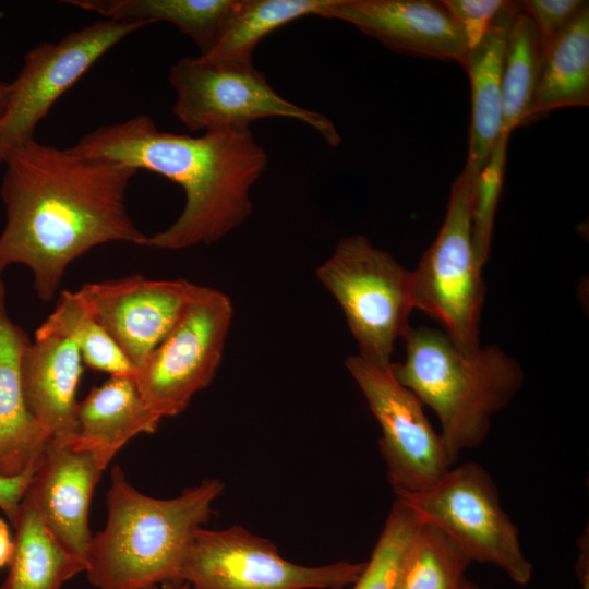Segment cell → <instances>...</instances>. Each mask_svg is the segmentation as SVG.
I'll list each match as a JSON object with an SVG mask.
<instances>
[{
	"label": "cell",
	"mask_w": 589,
	"mask_h": 589,
	"mask_svg": "<svg viewBox=\"0 0 589 589\" xmlns=\"http://www.w3.org/2000/svg\"><path fill=\"white\" fill-rule=\"evenodd\" d=\"M316 274L340 305L358 354L389 366L396 340L411 328L412 271L365 236L352 235L337 243Z\"/></svg>",
	"instance_id": "5b68a950"
},
{
	"label": "cell",
	"mask_w": 589,
	"mask_h": 589,
	"mask_svg": "<svg viewBox=\"0 0 589 589\" xmlns=\"http://www.w3.org/2000/svg\"><path fill=\"white\" fill-rule=\"evenodd\" d=\"M471 563L449 536L422 521L406 551L396 589H466Z\"/></svg>",
	"instance_id": "d4e9b609"
},
{
	"label": "cell",
	"mask_w": 589,
	"mask_h": 589,
	"mask_svg": "<svg viewBox=\"0 0 589 589\" xmlns=\"http://www.w3.org/2000/svg\"><path fill=\"white\" fill-rule=\"evenodd\" d=\"M318 16L350 23L398 52L461 64L469 50L442 1L333 0Z\"/></svg>",
	"instance_id": "9a60e30c"
},
{
	"label": "cell",
	"mask_w": 589,
	"mask_h": 589,
	"mask_svg": "<svg viewBox=\"0 0 589 589\" xmlns=\"http://www.w3.org/2000/svg\"><path fill=\"white\" fill-rule=\"evenodd\" d=\"M517 2L504 11L461 63L471 91L469 149L464 168L478 178L500 137L502 128V72L508 28L519 9Z\"/></svg>",
	"instance_id": "ac0fdd59"
},
{
	"label": "cell",
	"mask_w": 589,
	"mask_h": 589,
	"mask_svg": "<svg viewBox=\"0 0 589 589\" xmlns=\"http://www.w3.org/2000/svg\"><path fill=\"white\" fill-rule=\"evenodd\" d=\"M242 0H69L67 3L120 22H168L211 51Z\"/></svg>",
	"instance_id": "ffe728a7"
},
{
	"label": "cell",
	"mask_w": 589,
	"mask_h": 589,
	"mask_svg": "<svg viewBox=\"0 0 589 589\" xmlns=\"http://www.w3.org/2000/svg\"><path fill=\"white\" fill-rule=\"evenodd\" d=\"M112 458L77 444L72 437H51L24 495L56 539L84 562L92 537L91 498Z\"/></svg>",
	"instance_id": "5bb4252c"
},
{
	"label": "cell",
	"mask_w": 589,
	"mask_h": 589,
	"mask_svg": "<svg viewBox=\"0 0 589 589\" xmlns=\"http://www.w3.org/2000/svg\"><path fill=\"white\" fill-rule=\"evenodd\" d=\"M110 479L106 526L87 546L89 582L97 589L181 582L193 534L209 520L224 483L204 479L179 496L161 500L137 491L119 466L111 469Z\"/></svg>",
	"instance_id": "3957f363"
},
{
	"label": "cell",
	"mask_w": 589,
	"mask_h": 589,
	"mask_svg": "<svg viewBox=\"0 0 589 589\" xmlns=\"http://www.w3.org/2000/svg\"><path fill=\"white\" fill-rule=\"evenodd\" d=\"M581 589H589V585L581 586Z\"/></svg>",
	"instance_id": "e575fe53"
},
{
	"label": "cell",
	"mask_w": 589,
	"mask_h": 589,
	"mask_svg": "<svg viewBox=\"0 0 589 589\" xmlns=\"http://www.w3.org/2000/svg\"><path fill=\"white\" fill-rule=\"evenodd\" d=\"M345 365L381 428L378 447L395 496L423 491L441 480L453 467L444 442L420 399L394 376L392 364L378 366L352 354Z\"/></svg>",
	"instance_id": "7c38bea8"
},
{
	"label": "cell",
	"mask_w": 589,
	"mask_h": 589,
	"mask_svg": "<svg viewBox=\"0 0 589 589\" xmlns=\"http://www.w3.org/2000/svg\"><path fill=\"white\" fill-rule=\"evenodd\" d=\"M147 589H189V587L185 582H165Z\"/></svg>",
	"instance_id": "d6a6232c"
},
{
	"label": "cell",
	"mask_w": 589,
	"mask_h": 589,
	"mask_svg": "<svg viewBox=\"0 0 589 589\" xmlns=\"http://www.w3.org/2000/svg\"><path fill=\"white\" fill-rule=\"evenodd\" d=\"M72 147L160 175L182 188L180 216L145 243L164 250L211 244L241 225L252 213L250 190L268 161L250 129L191 136L160 131L147 115L97 127Z\"/></svg>",
	"instance_id": "7a4b0ae2"
},
{
	"label": "cell",
	"mask_w": 589,
	"mask_h": 589,
	"mask_svg": "<svg viewBox=\"0 0 589 589\" xmlns=\"http://www.w3.org/2000/svg\"><path fill=\"white\" fill-rule=\"evenodd\" d=\"M3 165L0 275L25 265L43 301L53 299L69 265L92 249L110 242L145 247L148 236L125 203L136 169L35 137L12 149Z\"/></svg>",
	"instance_id": "6da1fadb"
},
{
	"label": "cell",
	"mask_w": 589,
	"mask_h": 589,
	"mask_svg": "<svg viewBox=\"0 0 589 589\" xmlns=\"http://www.w3.org/2000/svg\"><path fill=\"white\" fill-rule=\"evenodd\" d=\"M364 563L339 561L321 566L292 563L267 538L241 526L197 529L181 568L189 589H346Z\"/></svg>",
	"instance_id": "ba28073f"
},
{
	"label": "cell",
	"mask_w": 589,
	"mask_h": 589,
	"mask_svg": "<svg viewBox=\"0 0 589 589\" xmlns=\"http://www.w3.org/2000/svg\"><path fill=\"white\" fill-rule=\"evenodd\" d=\"M406 358L394 376L437 416L450 464L489 435L492 418L524 385L521 366L497 346L466 352L442 330L424 325L404 337Z\"/></svg>",
	"instance_id": "277c9868"
},
{
	"label": "cell",
	"mask_w": 589,
	"mask_h": 589,
	"mask_svg": "<svg viewBox=\"0 0 589 589\" xmlns=\"http://www.w3.org/2000/svg\"><path fill=\"white\" fill-rule=\"evenodd\" d=\"M29 342L8 314L5 285L0 278V476L4 478L34 471L51 438L25 401L22 360Z\"/></svg>",
	"instance_id": "e0dca14e"
},
{
	"label": "cell",
	"mask_w": 589,
	"mask_h": 589,
	"mask_svg": "<svg viewBox=\"0 0 589 589\" xmlns=\"http://www.w3.org/2000/svg\"><path fill=\"white\" fill-rule=\"evenodd\" d=\"M195 286L181 278L158 280L134 274L85 284L79 292L136 371L173 328Z\"/></svg>",
	"instance_id": "4fadbf2b"
},
{
	"label": "cell",
	"mask_w": 589,
	"mask_h": 589,
	"mask_svg": "<svg viewBox=\"0 0 589 589\" xmlns=\"http://www.w3.org/2000/svg\"><path fill=\"white\" fill-rule=\"evenodd\" d=\"M466 589H480L478 585H476L474 582L468 580L467 582V586H466Z\"/></svg>",
	"instance_id": "836d02e7"
},
{
	"label": "cell",
	"mask_w": 589,
	"mask_h": 589,
	"mask_svg": "<svg viewBox=\"0 0 589 589\" xmlns=\"http://www.w3.org/2000/svg\"><path fill=\"white\" fill-rule=\"evenodd\" d=\"M76 344L67 334L43 323L22 360L27 408L53 438L67 440L76 429V392L84 366Z\"/></svg>",
	"instance_id": "2e32d148"
},
{
	"label": "cell",
	"mask_w": 589,
	"mask_h": 589,
	"mask_svg": "<svg viewBox=\"0 0 589 589\" xmlns=\"http://www.w3.org/2000/svg\"><path fill=\"white\" fill-rule=\"evenodd\" d=\"M520 7L532 21L544 46L589 4L584 0H526Z\"/></svg>",
	"instance_id": "f546056e"
},
{
	"label": "cell",
	"mask_w": 589,
	"mask_h": 589,
	"mask_svg": "<svg viewBox=\"0 0 589 589\" xmlns=\"http://www.w3.org/2000/svg\"><path fill=\"white\" fill-rule=\"evenodd\" d=\"M46 325L76 344L83 364L110 376H133L135 370L109 333L89 313L79 290H63Z\"/></svg>",
	"instance_id": "484cf974"
},
{
	"label": "cell",
	"mask_w": 589,
	"mask_h": 589,
	"mask_svg": "<svg viewBox=\"0 0 589 589\" xmlns=\"http://www.w3.org/2000/svg\"><path fill=\"white\" fill-rule=\"evenodd\" d=\"M10 94V82H0V117L2 116Z\"/></svg>",
	"instance_id": "1f68e13d"
},
{
	"label": "cell",
	"mask_w": 589,
	"mask_h": 589,
	"mask_svg": "<svg viewBox=\"0 0 589 589\" xmlns=\"http://www.w3.org/2000/svg\"><path fill=\"white\" fill-rule=\"evenodd\" d=\"M442 2L462 29L469 49L481 40L496 19L514 3L505 0H443Z\"/></svg>",
	"instance_id": "f1b7e54d"
},
{
	"label": "cell",
	"mask_w": 589,
	"mask_h": 589,
	"mask_svg": "<svg viewBox=\"0 0 589 589\" xmlns=\"http://www.w3.org/2000/svg\"><path fill=\"white\" fill-rule=\"evenodd\" d=\"M145 25L104 19L68 33L57 43L29 49L20 73L10 82L0 117V165L12 149L34 139L36 127L51 107L105 53Z\"/></svg>",
	"instance_id": "8fae6325"
},
{
	"label": "cell",
	"mask_w": 589,
	"mask_h": 589,
	"mask_svg": "<svg viewBox=\"0 0 589 589\" xmlns=\"http://www.w3.org/2000/svg\"><path fill=\"white\" fill-rule=\"evenodd\" d=\"M169 82L176 93L172 112L191 131L250 129L259 119L285 117L305 122L330 146L341 142L327 117L283 98L254 67L224 68L184 57L171 67Z\"/></svg>",
	"instance_id": "30bf717a"
},
{
	"label": "cell",
	"mask_w": 589,
	"mask_h": 589,
	"mask_svg": "<svg viewBox=\"0 0 589 589\" xmlns=\"http://www.w3.org/2000/svg\"><path fill=\"white\" fill-rule=\"evenodd\" d=\"M233 309L224 292L196 285L180 318L133 375L158 417L182 412L207 387L220 364Z\"/></svg>",
	"instance_id": "9c48e42d"
},
{
	"label": "cell",
	"mask_w": 589,
	"mask_h": 589,
	"mask_svg": "<svg viewBox=\"0 0 589 589\" xmlns=\"http://www.w3.org/2000/svg\"><path fill=\"white\" fill-rule=\"evenodd\" d=\"M12 524L14 551L0 589H60L85 572V562L56 539L25 496Z\"/></svg>",
	"instance_id": "7402d4cb"
},
{
	"label": "cell",
	"mask_w": 589,
	"mask_h": 589,
	"mask_svg": "<svg viewBox=\"0 0 589 589\" xmlns=\"http://www.w3.org/2000/svg\"><path fill=\"white\" fill-rule=\"evenodd\" d=\"M543 55L542 40L529 16L519 9L512 19L502 72L500 136L525 123L536 92Z\"/></svg>",
	"instance_id": "cb8c5ba5"
},
{
	"label": "cell",
	"mask_w": 589,
	"mask_h": 589,
	"mask_svg": "<svg viewBox=\"0 0 589 589\" xmlns=\"http://www.w3.org/2000/svg\"><path fill=\"white\" fill-rule=\"evenodd\" d=\"M34 471L16 478H4L0 476V508L11 522L17 514L21 501L25 495Z\"/></svg>",
	"instance_id": "4dcf8cb0"
},
{
	"label": "cell",
	"mask_w": 589,
	"mask_h": 589,
	"mask_svg": "<svg viewBox=\"0 0 589 589\" xmlns=\"http://www.w3.org/2000/svg\"><path fill=\"white\" fill-rule=\"evenodd\" d=\"M422 520L395 498L371 556L348 589H396L406 551Z\"/></svg>",
	"instance_id": "4316f807"
},
{
	"label": "cell",
	"mask_w": 589,
	"mask_h": 589,
	"mask_svg": "<svg viewBox=\"0 0 589 589\" xmlns=\"http://www.w3.org/2000/svg\"><path fill=\"white\" fill-rule=\"evenodd\" d=\"M160 420L142 398L133 376H110L77 402L72 438L113 457L132 437L154 433Z\"/></svg>",
	"instance_id": "d6986e66"
},
{
	"label": "cell",
	"mask_w": 589,
	"mask_h": 589,
	"mask_svg": "<svg viewBox=\"0 0 589 589\" xmlns=\"http://www.w3.org/2000/svg\"><path fill=\"white\" fill-rule=\"evenodd\" d=\"M395 498L449 536L472 563L491 564L518 585L530 581L533 566L520 545L519 529L481 465L468 461L452 467L430 488Z\"/></svg>",
	"instance_id": "8992f818"
},
{
	"label": "cell",
	"mask_w": 589,
	"mask_h": 589,
	"mask_svg": "<svg viewBox=\"0 0 589 589\" xmlns=\"http://www.w3.org/2000/svg\"><path fill=\"white\" fill-rule=\"evenodd\" d=\"M333 0H242L214 48L199 57L224 68H252L253 50L269 33L305 15H317Z\"/></svg>",
	"instance_id": "603a6c76"
},
{
	"label": "cell",
	"mask_w": 589,
	"mask_h": 589,
	"mask_svg": "<svg viewBox=\"0 0 589 589\" xmlns=\"http://www.w3.org/2000/svg\"><path fill=\"white\" fill-rule=\"evenodd\" d=\"M508 137L500 136L485 166L478 176L471 213L472 247L483 267L489 259L494 216L506 164Z\"/></svg>",
	"instance_id": "83f0119b"
},
{
	"label": "cell",
	"mask_w": 589,
	"mask_h": 589,
	"mask_svg": "<svg viewBox=\"0 0 589 589\" xmlns=\"http://www.w3.org/2000/svg\"><path fill=\"white\" fill-rule=\"evenodd\" d=\"M477 179L465 170L456 178L443 225L412 271L414 309L440 322L444 333L466 352L481 347L485 293L471 233Z\"/></svg>",
	"instance_id": "52a82bcc"
},
{
	"label": "cell",
	"mask_w": 589,
	"mask_h": 589,
	"mask_svg": "<svg viewBox=\"0 0 589 589\" xmlns=\"http://www.w3.org/2000/svg\"><path fill=\"white\" fill-rule=\"evenodd\" d=\"M589 105V7L543 46L526 122L554 109Z\"/></svg>",
	"instance_id": "44dd1931"
}]
</instances>
